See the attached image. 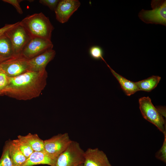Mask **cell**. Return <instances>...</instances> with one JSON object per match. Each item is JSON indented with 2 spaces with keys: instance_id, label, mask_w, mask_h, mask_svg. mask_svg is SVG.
Instances as JSON below:
<instances>
[{
  "instance_id": "obj_1",
  "label": "cell",
  "mask_w": 166,
  "mask_h": 166,
  "mask_svg": "<svg viewBox=\"0 0 166 166\" xmlns=\"http://www.w3.org/2000/svg\"><path fill=\"white\" fill-rule=\"evenodd\" d=\"M46 69L40 72L28 71L9 77L4 95L18 100L27 101L38 97L47 84Z\"/></svg>"
},
{
  "instance_id": "obj_2",
  "label": "cell",
  "mask_w": 166,
  "mask_h": 166,
  "mask_svg": "<svg viewBox=\"0 0 166 166\" xmlns=\"http://www.w3.org/2000/svg\"><path fill=\"white\" fill-rule=\"evenodd\" d=\"M31 38L51 40L54 28L49 18L41 12L28 15L19 22Z\"/></svg>"
},
{
  "instance_id": "obj_3",
  "label": "cell",
  "mask_w": 166,
  "mask_h": 166,
  "mask_svg": "<svg viewBox=\"0 0 166 166\" xmlns=\"http://www.w3.org/2000/svg\"><path fill=\"white\" fill-rule=\"evenodd\" d=\"M85 151L79 143L73 141L55 160L52 166H78L83 164Z\"/></svg>"
},
{
  "instance_id": "obj_4",
  "label": "cell",
  "mask_w": 166,
  "mask_h": 166,
  "mask_svg": "<svg viewBox=\"0 0 166 166\" xmlns=\"http://www.w3.org/2000/svg\"><path fill=\"white\" fill-rule=\"evenodd\" d=\"M152 10L142 9L139 13V18L147 24H155L166 26V0H153L151 3Z\"/></svg>"
},
{
  "instance_id": "obj_5",
  "label": "cell",
  "mask_w": 166,
  "mask_h": 166,
  "mask_svg": "<svg viewBox=\"0 0 166 166\" xmlns=\"http://www.w3.org/2000/svg\"><path fill=\"white\" fill-rule=\"evenodd\" d=\"M139 108L144 119L153 124L164 134L166 133V122L163 117L159 113L148 97L139 99Z\"/></svg>"
},
{
  "instance_id": "obj_6",
  "label": "cell",
  "mask_w": 166,
  "mask_h": 166,
  "mask_svg": "<svg viewBox=\"0 0 166 166\" xmlns=\"http://www.w3.org/2000/svg\"><path fill=\"white\" fill-rule=\"evenodd\" d=\"M72 141L68 133L59 134L44 140V151L55 160L67 148Z\"/></svg>"
},
{
  "instance_id": "obj_7",
  "label": "cell",
  "mask_w": 166,
  "mask_h": 166,
  "mask_svg": "<svg viewBox=\"0 0 166 166\" xmlns=\"http://www.w3.org/2000/svg\"><path fill=\"white\" fill-rule=\"evenodd\" d=\"M0 67L8 77H16L29 71V59L22 54L15 56L0 63Z\"/></svg>"
},
{
  "instance_id": "obj_8",
  "label": "cell",
  "mask_w": 166,
  "mask_h": 166,
  "mask_svg": "<svg viewBox=\"0 0 166 166\" xmlns=\"http://www.w3.org/2000/svg\"><path fill=\"white\" fill-rule=\"evenodd\" d=\"M5 35L11 41L14 56L21 54L23 48L31 38L20 24L19 22L17 25L8 30Z\"/></svg>"
},
{
  "instance_id": "obj_9",
  "label": "cell",
  "mask_w": 166,
  "mask_h": 166,
  "mask_svg": "<svg viewBox=\"0 0 166 166\" xmlns=\"http://www.w3.org/2000/svg\"><path fill=\"white\" fill-rule=\"evenodd\" d=\"M51 40L38 38H31L23 48L21 54L26 58H32L45 51L53 49Z\"/></svg>"
},
{
  "instance_id": "obj_10",
  "label": "cell",
  "mask_w": 166,
  "mask_h": 166,
  "mask_svg": "<svg viewBox=\"0 0 166 166\" xmlns=\"http://www.w3.org/2000/svg\"><path fill=\"white\" fill-rule=\"evenodd\" d=\"M80 5L78 0H60L54 11L56 19L61 23L67 22Z\"/></svg>"
},
{
  "instance_id": "obj_11",
  "label": "cell",
  "mask_w": 166,
  "mask_h": 166,
  "mask_svg": "<svg viewBox=\"0 0 166 166\" xmlns=\"http://www.w3.org/2000/svg\"><path fill=\"white\" fill-rule=\"evenodd\" d=\"M83 166H113L106 154L98 148H89L85 152Z\"/></svg>"
},
{
  "instance_id": "obj_12",
  "label": "cell",
  "mask_w": 166,
  "mask_h": 166,
  "mask_svg": "<svg viewBox=\"0 0 166 166\" xmlns=\"http://www.w3.org/2000/svg\"><path fill=\"white\" fill-rule=\"evenodd\" d=\"M56 53L53 49L29 59V71L40 72L45 69L47 64L54 57Z\"/></svg>"
},
{
  "instance_id": "obj_13",
  "label": "cell",
  "mask_w": 166,
  "mask_h": 166,
  "mask_svg": "<svg viewBox=\"0 0 166 166\" xmlns=\"http://www.w3.org/2000/svg\"><path fill=\"white\" fill-rule=\"evenodd\" d=\"M55 160L45 151H34L22 166H33L38 164L53 165Z\"/></svg>"
},
{
  "instance_id": "obj_14",
  "label": "cell",
  "mask_w": 166,
  "mask_h": 166,
  "mask_svg": "<svg viewBox=\"0 0 166 166\" xmlns=\"http://www.w3.org/2000/svg\"><path fill=\"white\" fill-rule=\"evenodd\" d=\"M106 64L127 96H130L139 91L135 82L131 81L122 77L114 70L107 63Z\"/></svg>"
},
{
  "instance_id": "obj_15",
  "label": "cell",
  "mask_w": 166,
  "mask_h": 166,
  "mask_svg": "<svg viewBox=\"0 0 166 166\" xmlns=\"http://www.w3.org/2000/svg\"><path fill=\"white\" fill-rule=\"evenodd\" d=\"M14 56L12 45L5 34L0 37V63Z\"/></svg>"
},
{
  "instance_id": "obj_16",
  "label": "cell",
  "mask_w": 166,
  "mask_h": 166,
  "mask_svg": "<svg viewBox=\"0 0 166 166\" xmlns=\"http://www.w3.org/2000/svg\"><path fill=\"white\" fill-rule=\"evenodd\" d=\"M18 139L27 143L34 151L44 150V140L41 139L37 134L29 133L26 135H18Z\"/></svg>"
},
{
  "instance_id": "obj_17",
  "label": "cell",
  "mask_w": 166,
  "mask_h": 166,
  "mask_svg": "<svg viewBox=\"0 0 166 166\" xmlns=\"http://www.w3.org/2000/svg\"><path fill=\"white\" fill-rule=\"evenodd\" d=\"M161 79L158 76L152 75L146 79L135 82L139 91L149 92L157 86Z\"/></svg>"
},
{
  "instance_id": "obj_18",
  "label": "cell",
  "mask_w": 166,
  "mask_h": 166,
  "mask_svg": "<svg viewBox=\"0 0 166 166\" xmlns=\"http://www.w3.org/2000/svg\"><path fill=\"white\" fill-rule=\"evenodd\" d=\"M10 155L14 166H22L27 158L19 150L13 140L8 141Z\"/></svg>"
},
{
  "instance_id": "obj_19",
  "label": "cell",
  "mask_w": 166,
  "mask_h": 166,
  "mask_svg": "<svg viewBox=\"0 0 166 166\" xmlns=\"http://www.w3.org/2000/svg\"><path fill=\"white\" fill-rule=\"evenodd\" d=\"M0 166H14L10 155L8 142L4 147L0 159Z\"/></svg>"
},
{
  "instance_id": "obj_20",
  "label": "cell",
  "mask_w": 166,
  "mask_h": 166,
  "mask_svg": "<svg viewBox=\"0 0 166 166\" xmlns=\"http://www.w3.org/2000/svg\"><path fill=\"white\" fill-rule=\"evenodd\" d=\"M12 140L27 159L34 151L27 143L21 140L18 139Z\"/></svg>"
},
{
  "instance_id": "obj_21",
  "label": "cell",
  "mask_w": 166,
  "mask_h": 166,
  "mask_svg": "<svg viewBox=\"0 0 166 166\" xmlns=\"http://www.w3.org/2000/svg\"><path fill=\"white\" fill-rule=\"evenodd\" d=\"M90 56L94 59H101L105 63H107L103 58V51L102 48L99 46L95 45L91 47L89 49Z\"/></svg>"
},
{
  "instance_id": "obj_22",
  "label": "cell",
  "mask_w": 166,
  "mask_h": 166,
  "mask_svg": "<svg viewBox=\"0 0 166 166\" xmlns=\"http://www.w3.org/2000/svg\"><path fill=\"white\" fill-rule=\"evenodd\" d=\"M164 139L160 149L155 154L156 157L158 160L166 163V133L164 134Z\"/></svg>"
},
{
  "instance_id": "obj_23",
  "label": "cell",
  "mask_w": 166,
  "mask_h": 166,
  "mask_svg": "<svg viewBox=\"0 0 166 166\" xmlns=\"http://www.w3.org/2000/svg\"><path fill=\"white\" fill-rule=\"evenodd\" d=\"M9 77L3 72L0 73V96L4 95L8 85Z\"/></svg>"
},
{
  "instance_id": "obj_24",
  "label": "cell",
  "mask_w": 166,
  "mask_h": 166,
  "mask_svg": "<svg viewBox=\"0 0 166 166\" xmlns=\"http://www.w3.org/2000/svg\"><path fill=\"white\" fill-rule=\"evenodd\" d=\"M59 1V0H40L39 2L48 7L51 10L54 11Z\"/></svg>"
},
{
  "instance_id": "obj_25",
  "label": "cell",
  "mask_w": 166,
  "mask_h": 166,
  "mask_svg": "<svg viewBox=\"0 0 166 166\" xmlns=\"http://www.w3.org/2000/svg\"><path fill=\"white\" fill-rule=\"evenodd\" d=\"M3 1L9 3L13 6L17 12L20 14H22V10L20 5V2L22 0H3Z\"/></svg>"
},
{
  "instance_id": "obj_26",
  "label": "cell",
  "mask_w": 166,
  "mask_h": 166,
  "mask_svg": "<svg viewBox=\"0 0 166 166\" xmlns=\"http://www.w3.org/2000/svg\"><path fill=\"white\" fill-rule=\"evenodd\" d=\"M19 22L11 24H6L3 27L0 28V37L5 35L9 30L18 24Z\"/></svg>"
},
{
  "instance_id": "obj_27",
  "label": "cell",
  "mask_w": 166,
  "mask_h": 166,
  "mask_svg": "<svg viewBox=\"0 0 166 166\" xmlns=\"http://www.w3.org/2000/svg\"><path fill=\"white\" fill-rule=\"evenodd\" d=\"M159 113L163 117H166L165 108L163 107H158L156 108Z\"/></svg>"
},
{
  "instance_id": "obj_28",
  "label": "cell",
  "mask_w": 166,
  "mask_h": 166,
  "mask_svg": "<svg viewBox=\"0 0 166 166\" xmlns=\"http://www.w3.org/2000/svg\"><path fill=\"white\" fill-rule=\"evenodd\" d=\"M2 72V69H1V67H0V73H1V72Z\"/></svg>"
},
{
  "instance_id": "obj_29",
  "label": "cell",
  "mask_w": 166,
  "mask_h": 166,
  "mask_svg": "<svg viewBox=\"0 0 166 166\" xmlns=\"http://www.w3.org/2000/svg\"><path fill=\"white\" fill-rule=\"evenodd\" d=\"M83 166V164H80V165H79V166Z\"/></svg>"
}]
</instances>
